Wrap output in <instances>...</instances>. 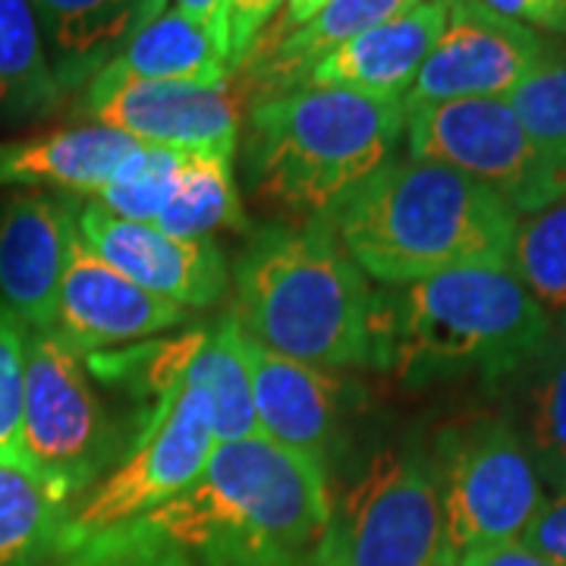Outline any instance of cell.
<instances>
[{"label":"cell","mask_w":566,"mask_h":566,"mask_svg":"<svg viewBox=\"0 0 566 566\" xmlns=\"http://www.w3.org/2000/svg\"><path fill=\"white\" fill-rule=\"evenodd\" d=\"M322 218L365 277L387 286L510 264L520 223L494 189L412 158H390Z\"/></svg>","instance_id":"1"},{"label":"cell","mask_w":566,"mask_h":566,"mask_svg":"<svg viewBox=\"0 0 566 566\" xmlns=\"http://www.w3.org/2000/svg\"><path fill=\"white\" fill-rule=\"evenodd\" d=\"M139 523L202 566H315L331 482L322 465L255 434L214 447L202 475Z\"/></svg>","instance_id":"2"},{"label":"cell","mask_w":566,"mask_h":566,"mask_svg":"<svg viewBox=\"0 0 566 566\" xmlns=\"http://www.w3.org/2000/svg\"><path fill=\"white\" fill-rule=\"evenodd\" d=\"M233 283L249 340L331 371L375 365L378 296L324 218L252 230Z\"/></svg>","instance_id":"3"},{"label":"cell","mask_w":566,"mask_h":566,"mask_svg":"<svg viewBox=\"0 0 566 566\" xmlns=\"http://www.w3.org/2000/svg\"><path fill=\"white\" fill-rule=\"evenodd\" d=\"M547 334V315L510 264L460 268L378 293L375 365L406 387L469 375L494 385L516 375Z\"/></svg>","instance_id":"4"},{"label":"cell","mask_w":566,"mask_h":566,"mask_svg":"<svg viewBox=\"0 0 566 566\" xmlns=\"http://www.w3.org/2000/svg\"><path fill=\"white\" fill-rule=\"evenodd\" d=\"M403 98L300 85L249 102L240 151L245 186L293 218H322L397 158Z\"/></svg>","instance_id":"5"},{"label":"cell","mask_w":566,"mask_h":566,"mask_svg":"<svg viewBox=\"0 0 566 566\" xmlns=\"http://www.w3.org/2000/svg\"><path fill=\"white\" fill-rule=\"evenodd\" d=\"M189 349L192 334L164 346V359L151 363L148 381L158 394V403L151 406L117 465H111L102 482L88 488L76 504L57 557L107 528L155 513L202 475L218 438L208 394L186 375Z\"/></svg>","instance_id":"6"},{"label":"cell","mask_w":566,"mask_h":566,"mask_svg":"<svg viewBox=\"0 0 566 566\" xmlns=\"http://www.w3.org/2000/svg\"><path fill=\"white\" fill-rule=\"evenodd\" d=\"M315 566H457L434 460L412 444L375 450L331 494Z\"/></svg>","instance_id":"7"},{"label":"cell","mask_w":566,"mask_h":566,"mask_svg":"<svg viewBox=\"0 0 566 566\" xmlns=\"http://www.w3.org/2000/svg\"><path fill=\"white\" fill-rule=\"evenodd\" d=\"M117 424L76 349L54 331L25 334L20 460L80 504L120 450Z\"/></svg>","instance_id":"8"},{"label":"cell","mask_w":566,"mask_h":566,"mask_svg":"<svg viewBox=\"0 0 566 566\" xmlns=\"http://www.w3.org/2000/svg\"><path fill=\"white\" fill-rule=\"evenodd\" d=\"M450 554L520 542L547 504L545 485L506 416L450 424L434 450Z\"/></svg>","instance_id":"9"},{"label":"cell","mask_w":566,"mask_h":566,"mask_svg":"<svg viewBox=\"0 0 566 566\" xmlns=\"http://www.w3.org/2000/svg\"><path fill=\"white\" fill-rule=\"evenodd\" d=\"M406 148L412 161L450 167L494 189L520 218L566 192V177L528 139L506 98H463L406 107Z\"/></svg>","instance_id":"10"},{"label":"cell","mask_w":566,"mask_h":566,"mask_svg":"<svg viewBox=\"0 0 566 566\" xmlns=\"http://www.w3.org/2000/svg\"><path fill=\"white\" fill-rule=\"evenodd\" d=\"M551 44L535 29L506 20L479 0H450L444 32L424 57L403 104L510 98Z\"/></svg>","instance_id":"11"},{"label":"cell","mask_w":566,"mask_h":566,"mask_svg":"<svg viewBox=\"0 0 566 566\" xmlns=\"http://www.w3.org/2000/svg\"><path fill=\"white\" fill-rule=\"evenodd\" d=\"M76 114L145 145L177 151H233L243 129V85L98 82L82 88Z\"/></svg>","instance_id":"12"},{"label":"cell","mask_w":566,"mask_h":566,"mask_svg":"<svg viewBox=\"0 0 566 566\" xmlns=\"http://www.w3.org/2000/svg\"><path fill=\"white\" fill-rule=\"evenodd\" d=\"M245 353L259 431L327 472L344 447L349 424L365 409L363 387L331 368L277 356L249 337Z\"/></svg>","instance_id":"13"},{"label":"cell","mask_w":566,"mask_h":566,"mask_svg":"<svg viewBox=\"0 0 566 566\" xmlns=\"http://www.w3.org/2000/svg\"><path fill=\"white\" fill-rule=\"evenodd\" d=\"M76 230L104 262L158 300L205 308L227 293L230 271L214 240H180L155 223L114 218L92 202L76 208Z\"/></svg>","instance_id":"14"},{"label":"cell","mask_w":566,"mask_h":566,"mask_svg":"<svg viewBox=\"0 0 566 566\" xmlns=\"http://www.w3.org/2000/svg\"><path fill=\"white\" fill-rule=\"evenodd\" d=\"M186 312L189 308L145 293L104 262L82 240L80 230L73 233L54 318V334L70 349L80 356H95L107 346L148 340L186 322Z\"/></svg>","instance_id":"15"},{"label":"cell","mask_w":566,"mask_h":566,"mask_svg":"<svg viewBox=\"0 0 566 566\" xmlns=\"http://www.w3.org/2000/svg\"><path fill=\"white\" fill-rule=\"evenodd\" d=\"M76 233V205L22 192L0 205V300L29 331H54Z\"/></svg>","instance_id":"16"},{"label":"cell","mask_w":566,"mask_h":566,"mask_svg":"<svg viewBox=\"0 0 566 566\" xmlns=\"http://www.w3.org/2000/svg\"><path fill=\"white\" fill-rule=\"evenodd\" d=\"M450 0H424L394 20L340 44L312 66L303 85L346 88L378 98H406L412 82L444 32Z\"/></svg>","instance_id":"17"},{"label":"cell","mask_w":566,"mask_h":566,"mask_svg":"<svg viewBox=\"0 0 566 566\" xmlns=\"http://www.w3.org/2000/svg\"><path fill=\"white\" fill-rule=\"evenodd\" d=\"M51 73L63 95L82 92L167 10V0H32Z\"/></svg>","instance_id":"18"},{"label":"cell","mask_w":566,"mask_h":566,"mask_svg":"<svg viewBox=\"0 0 566 566\" xmlns=\"http://www.w3.org/2000/svg\"><path fill=\"white\" fill-rule=\"evenodd\" d=\"M419 3L424 0H331L303 29L290 32L277 44L252 51V57L240 66L243 85L252 88V102L300 88L312 66L331 51Z\"/></svg>","instance_id":"19"},{"label":"cell","mask_w":566,"mask_h":566,"mask_svg":"<svg viewBox=\"0 0 566 566\" xmlns=\"http://www.w3.org/2000/svg\"><path fill=\"white\" fill-rule=\"evenodd\" d=\"M98 82H182L218 88L233 82L230 57L205 25L167 7L114 61L95 76Z\"/></svg>","instance_id":"20"},{"label":"cell","mask_w":566,"mask_h":566,"mask_svg":"<svg viewBox=\"0 0 566 566\" xmlns=\"http://www.w3.org/2000/svg\"><path fill=\"white\" fill-rule=\"evenodd\" d=\"M142 145L102 123L13 139V186H57L92 199L114 182Z\"/></svg>","instance_id":"21"},{"label":"cell","mask_w":566,"mask_h":566,"mask_svg":"<svg viewBox=\"0 0 566 566\" xmlns=\"http://www.w3.org/2000/svg\"><path fill=\"white\" fill-rule=\"evenodd\" d=\"M506 381H513L506 422L523 438L551 501L566 491V331L551 327L542 349Z\"/></svg>","instance_id":"22"},{"label":"cell","mask_w":566,"mask_h":566,"mask_svg":"<svg viewBox=\"0 0 566 566\" xmlns=\"http://www.w3.org/2000/svg\"><path fill=\"white\" fill-rule=\"evenodd\" d=\"M73 510L32 465L0 457V566H41L57 557Z\"/></svg>","instance_id":"23"},{"label":"cell","mask_w":566,"mask_h":566,"mask_svg":"<svg viewBox=\"0 0 566 566\" xmlns=\"http://www.w3.org/2000/svg\"><path fill=\"white\" fill-rule=\"evenodd\" d=\"M186 375L211 400V422L218 444L245 441L262 434L252 403V371L245 353V334L237 315H223L208 331L192 334Z\"/></svg>","instance_id":"24"},{"label":"cell","mask_w":566,"mask_h":566,"mask_svg":"<svg viewBox=\"0 0 566 566\" xmlns=\"http://www.w3.org/2000/svg\"><path fill=\"white\" fill-rule=\"evenodd\" d=\"M61 104L32 0H0V123H39Z\"/></svg>","instance_id":"25"},{"label":"cell","mask_w":566,"mask_h":566,"mask_svg":"<svg viewBox=\"0 0 566 566\" xmlns=\"http://www.w3.org/2000/svg\"><path fill=\"white\" fill-rule=\"evenodd\" d=\"M233 151H189L177 189L155 221L158 230L180 240H211L218 230H249L237 180Z\"/></svg>","instance_id":"26"},{"label":"cell","mask_w":566,"mask_h":566,"mask_svg":"<svg viewBox=\"0 0 566 566\" xmlns=\"http://www.w3.org/2000/svg\"><path fill=\"white\" fill-rule=\"evenodd\" d=\"M510 271L542 305L554 331H566V192L516 223Z\"/></svg>","instance_id":"27"},{"label":"cell","mask_w":566,"mask_h":566,"mask_svg":"<svg viewBox=\"0 0 566 566\" xmlns=\"http://www.w3.org/2000/svg\"><path fill=\"white\" fill-rule=\"evenodd\" d=\"M186 158H189V151L142 145L139 151L123 164L114 182L104 186L102 192H95L88 202L104 208L114 218H123V221L155 223L177 189Z\"/></svg>","instance_id":"28"},{"label":"cell","mask_w":566,"mask_h":566,"mask_svg":"<svg viewBox=\"0 0 566 566\" xmlns=\"http://www.w3.org/2000/svg\"><path fill=\"white\" fill-rule=\"evenodd\" d=\"M506 102L547 164L566 177V48H551Z\"/></svg>","instance_id":"29"},{"label":"cell","mask_w":566,"mask_h":566,"mask_svg":"<svg viewBox=\"0 0 566 566\" xmlns=\"http://www.w3.org/2000/svg\"><path fill=\"white\" fill-rule=\"evenodd\" d=\"M63 566H196V560L148 526L126 523L82 542L61 557Z\"/></svg>","instance_id":"30"},{"label":"cell","mask_w":566,"mask_h":566,"mask_svg":"<svg viewBox=\"0 0 566 566\" xmlns=\"http://www.w3.org/2000/svg\"><path fill=\"white\" fill-rule=\"evenodd\" d=\"M25 334L29 327L0 300V457L3 460H20Z\"/></svg>","instance_id":"31"},{"label":"cell","mask_w":566,"mask_h":566,"mask_svg":"<svg viewBox=\"0 0 566 566\" xmlns=\"http://www.w3.org/2000/svg\"><path fill=\"white\" fill-rule=\"evenodd\" d=\"M283 0H227V44H230V70L237 73L262 35L277 20Z\"/></svg>","instance_id":"32"},{"label":"cell","mask_w":566,"mask_h":566,"mask_svg":"<svg viewBox=\"0 0 566 566\" xmlns=\"http://www.w3.org/2000/svg\"><path fill=\"white\" fill-rule=\"evenodd\" d=\"M520 542L542 554L547 564L566 566V491L542 506V513L532 520Z\"/></svg>","instance_id":"33"},{"label":"cell","mask_w":566,"mask_h":566,"mask_svg":"<svg viewBox=\"0 0 566 566\" xmlns=\"http://www.w3.org/2000/svg\"><path fill=\"white\" fill-rule=\"evenodd\" d=\"M488 10L501 13L506 20L528 25V29H547L566 35V3L564 0H479Z\"/></svg>","instance_id":"34"},{"label":"cell","mask_w":566,"mask_h":566,"mask_svg":"<svg viewBox=\"0 0 566 566\" xmlns=\"http://www.w3.org/2000/svg\"><path fill=\"white\" fill-rule=\"evenodd\" d=\"M457 566H554L542 554H535L523 542H501V545H482L460 554Z\"/></svg>","instance_id":"35"},{"label":"cell","mask_w":566,"mask_h":566,"mask_svg":"<svg viewBox=\"0 0 566 566\" xmlns=\"http://www.w3.org/2000/svg\"><path fill=\"white\" fill-rule=\"evenodd\" d=\"M331 0H283L281 13H277V20L271 22V29L264 32L262 41H259V48H268V44H277L281 39H286L290 32H296V29H303L305 22L315 20L318 13H322L324 7H327ZM255 48V51H259Z\"/></svg>","instance_id":"36"},{"label":"cell","mask_w":566,"mask_h":566,"mask_svg":"<svg viewBox=\"0 0 566 566\" xmlns=\"http://www.w3.org/2000/svg\"><path fill=\"white\" fill-rule=\"evenodd\" d=\"M174 10H180L189 20L205 25L214 39L221 41V48L230 57V44H227V0H174Z\"/></svg>","instance_id":"37"},{"label":"cell","mask_w":566,"mask_h":566,"mask_svg":"<svg viewBox=\"0 0 566 566\" xmlns=\"http://www.w3.org/2000/svg\"><path fill=\"white\" fill-rule=\"evenodd\" d=\"M13 186V139L0 142V189Z\"/></svg>","instance_id":"38"},{"label":"cell","mask_w":566,"mask_h":566,"mask_svg":"<svg viewBox=\"0 0 566 566\" xmlns=\"http://www.w3.org/2000/svg\"><path fill=\"white\" fill-rule=\"evenodd\" d=\"M564 3H566V0H564Z\"/></svg>","instance_id":"39"}]
</instances>
